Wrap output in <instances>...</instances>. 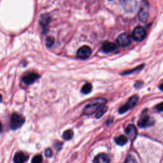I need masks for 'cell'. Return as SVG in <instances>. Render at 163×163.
<instances>
[{
    "mask_svg": "<svg viewBox=\"0 0 163 163\" xmlns=\"http://www.w3.org/2000/svg\"><path fill=\"white\" fill-rule=\"evenodd\" d=\"M2 101V96H1V95L0 94V102H1Z\"/></svg>",
    "mask_w": 163,
    "mask_h": 163,
    "instance_id": "27",
    "label": "cell"
},
{
    "mask_svg": "<svg viewBox=\"0 0 163 163\" xmlns=\"http://www.w3.org/2000/svg\"><path fill=\"white\" fill-rule=\"evenodd\" d=\"M108 108L106 106H103V107H101L100 109H99L97 113H96V117L97 119H99L101 118V117L105 114L106 112L107 111Z\"/></svg>",
    "mask_w": 163,
    "mask_h": 163,
    "instance_id": "19",
    "label": "cell"
},
{
    "mask_svg": "<svg viewBox=\"0 0 163 163\" xmlns=\"http://www.w3.org/2000/svg\"><path fill=\"white\" fill-rule=\"evenodd\" d=\"M39 77L40 76L37 73L34 72H29L22 77V81L27 85H31L33 84Z\"/></svg>",
    "mask_w": 163,
    "mask_h": 163,
    "instance_id": "8",
    "label": "cell"
},
{
    "mask_svg": "<svg viewBox=\"0 0 163 163\" xmlns=\"http://www.w3.org/2000/svg\"><path fill=\"white\" fill-rule=\"evenodd\" d=\"M149 12V3L147 0H143L140 4V7L138 12L139 19L143 22L147 21Z\"/></svg>",
    "mask_w": 163,
    "mask_h": 163,
    "instance_id": "3",
    "label": "cell"
},
{
    "mask_svg": "<svg viewBox=\"0 0 163 163\" xmlns=\"http://www.w3.org/2000/svg\"><path fill=\"white\" fill-rule=\"evenodd\" d=\"M132 35L134 40L140 42V41L143 40L145 38L147 32L146 30L142 26H138L133 30Z\"/></svg>",
    "mask_w": 163,
    "mask_h": 163,
    "instance_id": "6",
    "label": "cell"
},
{
    "mask_svg": "<svg viewBox=\"0 0 163 163\" xmlns=\"http://www.w3.org/2000/svg\"><path fill=\"white\" fill-rule=\"evenodd\" d=\"M45 155L47 157H51L53 156V152L52 151L51 148H47L45 152Z\"/></svg>",
    "mask_w": 163,
    "mask_h": 163,
    "instance_id": "23",
    "label": "cell"
},
{
    "mask_svg": "<svg viewBox=\"0 0 163 163\" xmlns=\"http://www.w3.org/2000/svg\"><path fill=\"white\" fill-rule=\"evenodd\" d=\"M122 7L126 12H133L137 7V3L136 0H120Z\"/></svg>",
    "mask_w": 163,
    "mask_h": 163,
    "instance_id": "7",
    "label": "cell"
},
{
    "mask_svg": "<svg viewBox=\"0 0 163 163\" xmlns=\"http://www.w3.org/2000/svg\"><path fill=\"white\" fill-rule=\"evenodd\" d=\"M117 42L121 47H127L131 43V37L128 33H122L117 38Z\"/></svg>",
    "mask_w": 163,
    "mask_h": 163,
    "instance_id": "9",
    "label": "cell"
},
{
    "mask_svg": "<svg viewBox=\"0 0 163 163\" xmlns=\"http://www.w3.org/2000/svg\"><path fill=\"white\" fill-rule=\"evenodd\" d=\"M124 163H138V162L133 156H128V157H127Z\"/></svg>",
    "mask_w": 163,
    "mask_h": 163,
    "instance_id": "22",
    "label": "cell"
},
{
    "mask_svg": "<svg viewBox=\"0 0 163 163\" xmlns=\"http://www.w3.org/2000/svg\"><path fill=\"white\" fill-rule=\"evenodd\" d=\"M54 38L52 36H49L48 37L46 40H45V43H46V45L47 47H51L52 45L54 43Z\"/></svg>",
    "mask_w": 163,
    "mask_h": 163,
    "instance_id": "20",
    "label": "cell"
},
{
    "mask_svg": "<svg viewBox=\"0 0 163 163\" xmlns=\"http://www.w3.org/2000/svg\"><path fill=\"white\" fill-rule=\"evenodd\" d=\"M159 89L161 90H163V83H162L160 86H159Z\"/></svg>",
    "mask_w": 163,
    "mask_h": 163,
    "instance_id": "25",
    "label": "cell"
},
{
    "mask_svg": "<svg viewBox=\"0 0 163 163\" xmlns=\"http://www.w3.org/2000/svg\"><path fill=\"white\" fill-rule=\"evenodd\" d=\"M153 124H154V120L148 115L142 117L138 122V125L140 128H147L152 126Z\"/></svg>",
    "mask_w": 163,
    "mask_h": 163,
    "instance_id": "10",
    "label": "cell"
},
{
    "mask_svg": "<svg viewBox=\"0 0 163 163\" xmlns=\"http://www.w3.org/2000/svg\"><path fill=\"white\" fill-rule=\"evenodd\" d=\"M29 159V156L22 152H19L15 153L13 157L14 163H26Z\"/></svg>",
    "mask_w": 163,
    "mask_h": 163,
    "instance_id": "11",
    "label": "cell"
},
{
    "mask_svg": "<svg viewBox=\"0 0 163 163\" xmlns=\"http://www.w3.org/2000/svg\"><path fill=\"white\" fill-rule=\"evenodd\" d=\"M126 133L128 135V137L131 140H133L137 137V131L136 127L133 124H129V126H127L126 129Z\"/></svg>",
    "mask_w": 163,
    "mask_h": 163,
    "instance_id": "13",
    "label": "cell"
},
{
    "mask_svg": "<svg viewBox=\"0 0 163 163\" xmlns=\"http://www.w3.org/2000/svg\"><path fill=\"white\" fill-rule=\"evenodd\" d=\"M106 100L105 98H96L87 104L84 108L83 114L85 115L93 114L94 112H98L101 107L105 105Z\"/></svg>",
    "mask_w": 163,
    "mask_h": 163,
    "instance_id": "1",
    "label": "cell"
},
{
    "mask_svg": "<svg viewBox=\"0 0 163 163\" xmlns=\"http://www.w3.org/2000/svg\"><path fill=\"white\" fill-rule=\"evenodd\" d=\"M92 88H93L92 85L90 84V83H87L83 86L82 88L81 91H82V93L84 94H89V93H90V92H91Z\"/></svg>",
    "mask_w": 163,
    "mask_h": 163,
    "instance_id": "17",
    "label": "cell"
},
{
    "mask_svg": "<svg viewBox=\"0 0 163 163\" xmlns=\"http://www.w3.org/2000/svg\"><path fill=\"white\" fill-rule=\"evenodd\" d=\"M138 101V96L137 95H134V96H131L129 100L124 105L122 106L119 110V112L120 114H124L127 111L131 110V108H133L136 105Z\"/></svg>",
    "mask_w": 163,
    "mask_h": 163,
    "instance_id": "4",
    "label": "cell"
},
{
    "mask_svg": "<svg viewBox=\"0 0 163 163\" xmlns=\"http://www.w3.org/2000/svg\"><path fill=\"white\" fill-rule=\"evenodd\" d=\"M43 161V158L42 155L35 156L32 159V163H42Z\"/></svg>",
    "mask_w": 163,
    "mask_h": 163,
    "instance_id": "21",
    "label": "cell"
},
{
    "mask_svg": "<svg viewBox=\"0 0 163 163\" xmlns=\"http://www.w3.org/2000/svg\"><path fill=\"white\" fill-rule=\"evenodd\" d=\"M92 54V50L87 45H84L80 47L77 52H76V57H77L80 59L85 60L88 59Z\"/></svg>",
    "mask_w": 163,
    "mask_h": 163,
    "instance_id": "5",
    "label": "cell"
},
{
    "mask_svg": "<svg viewBox=\"0 0 163 163\" xmlns=\"http://www.w3.org/2000/svg\"><path fill=\"white\" fill-rule=\"evenodd\" d=\"M156 109H157L158 111H159V112H163V102L159 103V105H157L156 106Z\"/></svg>",
    "mask_w": 163,
    "mask_h": 163,
    "instance_id": "24",
    "label": "cell"
},
{
    "mask_svg": "<svg viewBox=\"0 0 163 163\" xmlns=\"http://www.w3.org/2000/svg\"><path fill=\"white\" fill-rule=\"evenodd\" d=\"M51 21V17L48 13L42 14L40 17L39 23L40 25L42 27L43 29H46L48 25Z\"/></svg>",
    "mask_w": 163,
    "mask_h": 163,
    "instance_id": "12",
    "label": "cell"
},
{
    "mask_svg": "<svg viewBox=\"0 0 163 163\" xmlns=\"http://www.w3.org/2000/svg\"><path fill=\"white\" fill-rule=\"evenodd\" d=\"M117 48V45L115 43L110 42H104L102 45V51L105 53H109L112 51H114Z\"/></svg>",
    "mask_w": 163,
    "mask_h": 163,
    "instance_id": "15",
    "label": "cell"
},
{
    "mask_svg": "<svg viewBox=\"0 0 163 163\" xmlns=\"http://www.w3.org/2000/svg\"><path fill=\"white\" fill-rule=\"evenodd\" d=\"M1 129H2V125L1 124V122H0V131H1Z\"/></svg>",
    "mask_w": 163,
    "mask_h": 163,
    "instance_id": "26",
    "label": "cell"
},
{
    "mask_svg": "<svg viewBox=\"0 0 163 163\" xmlns=\"http://www.w3.org/2000/svg\"><path fill=\"white\" fill-rule=\"evenodd\" d=\"M24 122L25 119L23 116L17 113H13L10 119V128L13 130L19 129L24 124Z\"/></svg>",
    "mask_w": 163,
    "mask_h": 163,
    "instance_id": "2",
    "label": "cell"
},
{
    "mask_svg": "<svg viewBox=\"0 0 163 163\" xmlns=\"http://www.w3.org/2000/svg\"><path fill=\"white\" fill-rule=\"evenodd\" d=\"M73 132L71 129H68L65 131L62 134V138L65 140H70L73 137Z\"/></svg>",
    "mask_w": 163,
    "mask_h": 163,
    "instance_id": "18",
    "label": "cell"
},
{
    "mask_svg": "<svg viewBox=\"0 0 163 163\" xmlns=\"http://www.w3.org/2000/svg\"><path fill=\"white\" fill-rule=\"evenodd\" d=\"M110 158L106 153H101L94 157V163H110Z\"/></svg>",
    "mask_w": 163,
    "mask_h": 163,
    "instance_id": "14",
    "label": "cell"
},
{
    "mask_svg": "<svg viewBox=\"0 0 163 163\" xmlns=\"http://www.w3.org/2000/svg\"><path fill=\"white\" fill-rule=\"evenodd\" d=\"M110 1H112V0H110Z\"/></svg>",
    "mask_w": 163,
    "mask_h": 163,
    "instance_id": "28",
    "label": "cell"
},
{
    "mask_svg": "<svg viewBox=\"0 0 163 163\" xmlns=\"http://www.w3.org/2000/svg\"><path fill=\"white\" fill-rule=\"evenodd\" d=\"M128 139L124 135H120L118 137H116L115 138V142L117 145L120 146H123L124 145H126L127 143H128Z\"/></svg>",
    "mask_w": 163,
    "mask_h": 163,
    "instance_id": "16",
    "label": "cell"
}]
</instances>
